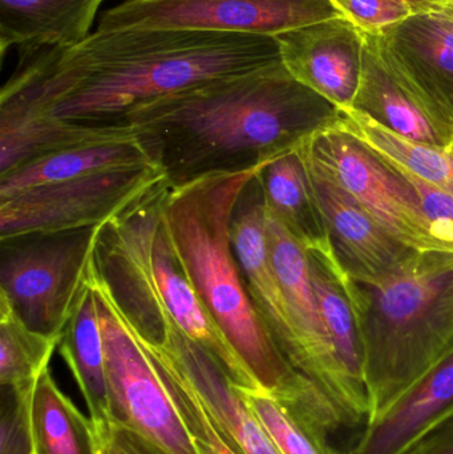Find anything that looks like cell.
Segmentation results:
<instances>
[{"mask_svg": "<svg viewBox=\"0 0 453 454\" xmlns=\"http://www.w3.org/2000/svg\"><path fill=\"white\" fill-rule=\"evenodd\" d=\"M239 391L279 453L327 454L310 431L278 400L261 389L239 388Z\"/></svg>", "mask_w": 453, "mask_h": 454, "instance_id": "f1b7e54d", "label": "cell"}, {"mask_svg": "<svg viewBox=\"0 0 453 454\" xmlns=\"http://www.w3.org/2000/svg\"><path fill=\"white\" fill-rule=\"evenodd\" d=\"M282 63L306 87L337 106L353 109L361 82L364 34L345 16L276 36Z\"/></svg>", "mask_w": 453, "mask_h": 454, "instance_id": "5bb4252c", "label": "cell"}, {"mask_svg": "<svg viewBox=\"0 0 453 454\" xmlns=\"http://www.w3.org/2000/svg\"><path fill=\"white\" fill-rule=\"evenodd\" d=\"M340 120L301 144V151L404 245L418 251H453L433 235L417 192L395 162L348 132Z\"/></svg>", "mask_w": 453, "mask_h": 454, "instance_id": "ba28073f", "label": "cell"}, {"mask_svg": "<svg viewBox=\"0 0 453 454\" xmlns=\"http://www.w3.org/2000/svg\"><path fill=\"white\" fill-rule=\"evenodd\" d=\"M409 454H453V419L426 437Z\"/></svg>", "mask_w": 453, "mask_h": 454, "instance_id": "836d02e7", "label": "cell"}, {"mask_svg": "<svg viewBox=\"0 0 453 454\" xmlns=\"http://www.w3.org/2000/svg\"><path fill=\"white\" fill-rule=\"evenodd\" d=\"M439 12L443 13L444 16H447V18L451 19L453 21V0H446L443 5L439 8Z\"/></svg>", "mask_w": 453, "mask_h": 454, "instance_id": "e575fe53", "label": "cell"}, {"mask_svg": "<svg viewBox=\"0 0 453 454\" xmlns=\"http://www.w3.org/2000/svg\"><path fill=\"white\" fill-rule=\"evenodd\" d=\"M340 125L403 169L453 194V153L403 137L355 111L342 112Z\"/></svg>", "mask_w": 453, "mask_h": 454, "instance_id": "484cf974", "label": "cell"}, {"mask_svg": "<svg viewBox=\"0 0 453 454\" xmlns=\"http://www.w3.org/2000/svg\"><path fill=\"white\" fill-rule=\"evenodd\" d=\"M298 151L308 168L335 258L348 278L375 282L395 271L417 253L370 215L300 146Z\"/></svg>", "mask_w": 453, "mask_h": 454, "instance_id": "4fadbf2b", "label": "cell"}, {"mask_svg": "<svg viewBox=\"0 0 453 454\" xmlns=\"http://www.w3.org/2000/svg\"><path fill=\"white\" fill-rule=\"evenodd\" d=\"M449 151H451V152H452V153H453V138H452L451 145H449Z\"/></svg>", "mask_w": 453, "mask_h": 454, "instance_id": "d590c367", "label": "cell"}, {"mask_svg": "<svg viewBox=\"0 0 453 454\" xmlns=\"http://www.w3.org/2000/svg\"><path fill=\"white\" fill-rule=\"evenodd\" d=\"M135 137L129 125L90 127L0 109V176L63 149Z\"/></svg>", "mask_w": 453, "mask_h": 454, "instance_id": "ffe728a7", "label": "cell"}, {"mask_svg": "<svg viewBox=\"0 0 453 454\" xmlns=\"http://www.w3.org/2000/svg\"><path fill=\"white\" fill-rule=\"evenodd\" d=\"M146 164L154 162L137 137L74 146L32 160L0 176V199L44 184Z\"/></svg>", "mask_w": 453, "mask_h": 454, "instance_id": "44dd1931", "label": "cell"}, {"mask_svg": "<svg viewBox=\"0 0 453 454\" xmlns=\"http://www.w3.org/2000/svg\"><path fill=\"white\" fill-rule=\"evenodd\" d=\"M31 428L34 454H98L92 420L59 389L50 368L35 383Z\"/></svg>", "mask_w": 453, "mask_h": 454, "instance_id": "cb8c5ba5", "label": "cell"}, {"mask_svg": "<svg viewBox=\"0 0 453 454\" xmlns=\"http://www.w3.org/2000/svg\"><path fill=\"white\" fill-rule=\"evenodd\" d=\"M146 352L177 368L193 387L223 437L242 454H281L268 431L250 410L239 387L220 363L177 327H169L159 348Z\"/></svg>", "mask_w": 453, "mask_h": 454, "instance_id": "9a60e30c", "label": "cell"}, {"mask_svg": "<svg viewBox=\"0 0 453 454\" xmlns=\"http://www.w3.org/2000/svg\"><path fill=\"white\" fill-rule=\"evenodd\" d=\"M105 351L109 420L151 440L168 454H199L151 357L90 264Z\"/></svg>", "mask_w": 453, "mask_h": 454, "instance_id": "52a82bcc", "label": "cell"}, {"mask_svg": "<svg viewBox=\"0 0 453 454\" xmlns=\"http://www.w3.org/2000/svg\"><path fill=\"white\" fill-rule=\"evenodd\" d=\"M164 183L146 164L26 189L0 199V240L104 225Z\"/></svg>", "mask_w": 453, "mask_h": 454, "instance_id": "9c48e42d", "label": "cell"}, {"mask_svg": "<svg viewBox=\"0 0 453 454\" xmlns=\"http://www.w3.org/2000/svg\"><path fill=\"white\" fill-rule=\"evenodd\" d=\"M351 111L418 143L441 148L452 143L453 112L386 35L364 34L361 82Z\"/></svg>", "mask_w": 453, "mask_h": 454, "instance_id": "7c38bea8", "label": "cell"}, {"mask_svg": "<svg viewBox=\"0 0 453 454\" xmlns=\"http://www.w3.org/2000/svg\"><path fill=\"white\" fill-rule=\"evenodd\" d=\"M168 183L104 223L93 266L129 325L168 315L242 389H260L186 275L162 217Z\"/></svg>", "mask_w": 453, "mask_h": 454, "instance_id": "5b68a950", "label": "cell"}, {"mask_svg": "<svg viewBox=\"0 0 453 454\" xmlns=\"http://www.w3.org/2000/svg\"><path fill=\"white\" fill-rule=\"evenodd\" d=\"M363 344L366 426L453 347V251H417L375 282L348 278Z\"/></svg>", "mask_w": 453, "mask_h": 454, "instance_id": "277c9868", "label": "cell"}, {"mask_svg": "<svg viewBox=\"0 0 453 454\" xmlns=\"http://www.w3.org/2000/svg\"><path fill=\"white\" fill-rule=\"evenodd\" d=\"M60 339L27 327L0 294V386L34 388Z\"/></svg>", "mask_w": 453, "mask_h": 454, "instance_id": "4316f807", "label": "cell"}, {"mask_svg": "<svg viewBox=\"0 0 453 454\" xmlns=\"http://www.w3.org/2000/svg\"><path fill=\"white\" fill-rule=\"evenodd\" d=\"M58 348L79 384L96 431H101L111 424V420L105 351L90 269L87 286L61 335Z\"/></svg>", "mask_w": 453, "mask_h": 454, "instance_id": "7402d4cb", "label": "cell"}, {"mask_svg": "<svg viewBox=\"0 0 453 454\" xmlns=\"http://www.w3.org/2000/svg\"><path fill=\"white\" fill-rule=\"evenodd\" d=\"M104 0H0V51L24 56L68 48L90 36Z\"/></svg>", "mask_w": 453, "mask_h": 454, "instance_id": "ac0fdd59", "label": "cell"}, {"mask_svg": "<svg viewBox=\"0 0 453 454\" xmlns=\"http://www.w3.org/2000/svg\"><path fill=\"white\" fill-rule=\"evenodd\" d=\"M213 173L180 186L168 184L162 217L178 259L261 391L278 400L327 450L353 424L340 407L295 370L258 317L231 242V218L247 184L265 167Z\"/></svg>", "mask_w": 453, "mask_h": 454, "instance_id": "3957f363", "label": "cell"}, {"mask_svg": "<svg viewBox=\"0 0 453 454\" xmlns=\"http://www.w3.org/2000/svg\"><path fill=\"white\" fill-rule=\"evenodd\" d=\"M32 454H34V453H32Z\"/></svg>", "mask_w": 453, "mask_h": 454, "instance_id": "8d00e7d4", "label": "cell"}, {"mask_svg": "<svg viewBox=\"0 0 453 454\" xmlns=\"http://www.w3.org/2000/svg\"><path fill=\"white\" fill-rule=\"evenodd\" d=\"M343 16L330 0H125L96 31L196 29L278 36Z\"/></svg>", "mask_w": 453, "mask_h": 454, "instance_id": "30bf717a", "label": "cell"}, {"mask_svg": "<svg viewBox=\"0 0 453 454\" xmlns=\"http://www.w3.org/2000/svg\"><path fill=\"white\" fill-rule=\"evenodd\" d=\"M98 230L0 240V294L27 327L61 338L87 286Z\"/></svg>", "mask_w": 453, "mask_h": 454, "instance_id": "8992f818", "label": "cell"}, {"mask_svg": "<svg viewBox=\"0 0 453 454\" xmlns=\"http://www.w3.org/2000/svg\"><path fill=\"white\" fill-rule=\"evenodd\" d=\"M395 165L417 192L423 215L433 230V235L441 242L453 247V194L422 180L414 173L403 169L396 162Z\"/></svg>", "mask_w": 453, "mask_h": 454, "instance_id": "1f68e13d", "label": "cell"}, {"mask_svg": "<svg viewBox=\"0 0 453 454\" xmlns=\"http://www.w3.org/2000/svg\"><path fill=\"white\" fill-rule=\"evenodd\" d=\"M266 238L274 272L286 296L297 336L295 370L319 387L353 427H366L369 399L343 372L327 333L311 280L308 251L266 209Z\"/></svg>", "mask_w": 453, "mask_h": 454, "instance_id": "8fae6325", "label": "cell"}, {"mask_svg": "<svg viewBox=\"0 0 453 454\" xmlns=\"http://www.w3.org/2000/svg\"><path fill=\"white\" fill-rule=\"evenodd\" d=\"M399 55L453 112V21L439 11L410 18L386 35Z\"/></svg>", "mask_w": 453, "mask_h": 454, "instance_id": "d4e9b609", "label": "cell"}, {"mask_svg": "<svg viewBox=\"0 0 453 454\" xmlns=\"http://www.w3.org/2000/svg\"><path fill=\"white\" fill-rule=\"evenodd\" d=\"M96 434L98 454H168L137 432L117 424L111 423Z\"/></svg>", "mask_w": 453, "mask_h": 454, "instance_id": "d6a6232c", "label": "cell"}, {"mask_svg": "<svg viewBox=\"0 0 453 454\" xmlns=\"http://www.w3.org/2000/svg\"><path fill=\"white\" fill-rule=\"evenodd\" d=\"M146 352V351H145ZM153 362L162 384L177 408L199 454H242L229 444L215 419L202 404L185 376L165 360L146 352Z\"/></svg>", "mask_w": 453, "mask_h": 454, "instance_id": "83f0119b", "label": "cell"}, {"mask_svg": "<svg viewBox=\"0 0 453 454\" xmlns=\"http://www.w3.org/2000/svg\"><path fill=\"white\" fill-rule=\"evenodd\" d=\"M0 387V454H32L31 397L34 388Z\"/></svg>", "mask_w": 453, "mask_h": 454, "instance_id": "4dcf8cb0", "label": "cell"}, {"mask_svg": "<svg viewBox=\"0 0 453 454\" xmlns=\"http://www.w3.org/2000/svg\"><path fill=\"white\" fill-rule=\"evenodd\" d=\"M281 60L274 36L196 29L96 31L16 71L0 109L74 124L116 125L128 114L207 80Z\"/></svg>", "mask_w": 453, "mask_h": 454, "instance_id": "6da1fadb", "label": "cell"}, {"mask_svg": "<svg viewBox=\"0 0 453 454\" xmlns=\"http://www.w3.org/2000/svg\"><path fill=\"white\" fill-rule=\"evenodd\" d=\"M453 419V347L379 420L364 427L348 454H409Z\"/></svg>", "mask_w": 453, "mask_h": 454, "instance_id": "e0dca14e", "label": "cell"}, {"mask_svg": "<svg viewBox=\"0 0 453 454\" xmlns=\"http://www.w3.org/2000/svg\"><path fill=\"white\" fill-rule=\"evenodd\" d=\"M340 116L277 60L144 104L120 124L135 129L167 183L180 186L268 164Z\"/></svg>", "mask_w": 453, "mask_h": 454, "instance_id": "7a4b0ae2", "label": "cell"}, {"mask_svg": "<svg viewBox=\"0 0 453 454\" xmlns=\"http://www.w3.org/2000/svg\"><path fill=\"white\" fill-rule=\"evenodd\" d=\"M261 170L247 184L237 201L231 218V242L247 295L258 317L282 354L295 368L297 336L286 296L274 272L269 254L265 194Z\"/></svg>", "mask_w": 453, "mask_h": 454, "instance_id": "2e32d148", "label": "cell"}, {"mask_svg": "<svg viewBox=\"0 0 453 454\" xmlns=\"http://www.w3.org/2000/svg\"><path fill=\"white\" fill-rule=\"evenodd\" d=\"M308 259L316 301L338 362L354 388L367 396L363 344L355 307L348 293V275L334 255L308 251Z\"/></svg>", "mask_w": 453, "mask_h": 454, "instance_id": "603a6c76", "label": "cell"}, {"mask_svg": "<svg viewBox=\"0 0 453 454\" xmlns=\"http://www.w3.org/2000/svg\"><path fill=\"white\" fill-rule=\"evenodd\" d=\"M362 32L385 36L422 13L439 11L446 0H330Z\"/></svg>", "mask_w": 453, "mask_h": 454, "instance_id": "f546056e", "label": "cell"}, {"mask_svg": "<svg viewBox=\"0 0 453 454\" xmlns=\"http://www.w3.org/2000/svg\"><path fill=\"white\" fill-rule=\"evenodd\" d=\"M261 181L266 209L294 239L306 251L334 255L316 191L298 148L268 162L261 170Z\"/></svg>", "mask_w": 453, "mask_h": 454, "instance_id": "d6986e66", "label": "cell"}]
</instances>
